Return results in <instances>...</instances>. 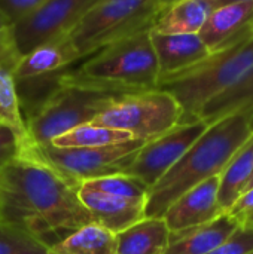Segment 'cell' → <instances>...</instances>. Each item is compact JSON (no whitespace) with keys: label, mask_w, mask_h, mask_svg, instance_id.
Here are the masks:
<instances>
[{"label":"cell","mask_w":253,"mask_h":254,"mask_svg":"<svg viewBox=\"0 0 253 254\" xmlns=\"http://www.w3.org/2000/svg\"><path fill=\"white\" fill-rule=\"evenodd\" d=\"M252 134L248 116L240 112L209 124L186 153L149 189L145 217H163L166 210L185 192L219 176Z\"/></svg>","instance_id":"obj_2"},{"label":"cell","mask_w":253,"mask_h":254,"mask_svg":"<svg viewBox=\"0 0 253 254\" xmlns=\"http://www.w3.org/2000/svg\"><path fill=\"white\" fill-rule=\"evenodd\" d=\"M21 146L13 135V132L7 128L0 125V174L3 168L19 155Z\"/></svg>","instance_id":"obj_30"},{"label":"cell","mask_w":253,"mask_h":254,"mask_svg":"<svg viewBox=\"0 0 253 254\" xmlns=\"http://www.w3.org/2000/svg\"><path fill=\"white\" fill-rule=\"evenodd\" d=\"M0 254H48V247L28 231L0 220Z\"/></svg>","instance_id":"obj_25"},{"label":"cell","mask_w":253,"mask_h":254,"mask_svg":"<svg viewBox=\"0 0 253 254\" xmlns=\"http://www.w3.org/2000/svg\"><path fill=\"white\" fill-rule=\"evenodd\" d=\"M48 0H0V10L7 21L15 25L25 16L31 15Z\"/></svg>","instance_id":"obj_27"},{"label":"cell","mask_w":253,"mask_h":254,"mask_svg":"<svg viewBox=\"0 0 253 254\" xmlns=\"http://www.w3.org/2000/svg\"><path fill=\"white\" fill-rule=\"evenodd\" d=\"M182 115L180 104L170 92L149 89L116 98L92 124L125 131L134 140L151 141L180 124Z\"/></svg>","instance_id":"obj_8"},{"label":"cell","mask_w":253,"mask_h":254,"mask_svg":"<svg viewBox=\"0 0 253 254\" xmlns=\"http://www.w3.org/2000/svg\"><path fill=\"white\" fill-rule=\"evenodd\" d=\"M252 186H253V174H252V177H251V182H249L248 188H252ZM248 188H246V189H248Z\"/></svg>","instance_id":"obj_34"},{"label":"cell","mask_w":253,"mask_h":254,"mask_svg":"<svg viewBox=\"0 0 253 254\" xmlns=\"http://www.w3.org/2000/svg\"><path fill=\"white\" fill-rule=\"evenodd\" d=\"M253 174V134L219 174V204L227 213L246 190Z\"/></svg>","instance_id":"obj_19"},{"label":"cell","mask_w":253,"mask_h":254,"mask_svg":"<svg viewBox=\"0 0 253 254\" xmlns=\"http://www.w3.org/2000/svg\"><path fill=\"white\" fill-rule=\"evenodd\" d=\"M151 40L158 61L160 79L188 70L212 55L197 33L161 34L151 31Z\"/></svg>","instance_id":"obj_13"},{"label":"cell","mask_w":253,"mask_h":254,"mask_svg":"<svg viewBox=\"0 0 253 254\" xmlns=\"http://www.w3.org/2000/svg\"><path fill=\"white\" fill-rule=\"evenodd\" d=\"M145 143L142 140H131L122 144L92 149H58L51 144H27L21 147L19 153L40 161L79 188L82 183L94 179L127 173Z\"/></svg>","instance_id":"obj_7"},{"label":"cell","mask_w":253,"mask_h":254,"mask_svg":"<svg viewBox=\"0 0 253 254\" xmlns=\"http://www.w3.org/2000/svg\"><path fill=\"white\" fill-rule=\"evenodd\" d=\"M100 0H48L12 25L19 57L34 48L66 37Z\"/></svg>","instance_id":"obj_9"},{"label":"cell","mask_w":253,"mask_h":254,"mask_svg":"<svg viewBox=\"0 0 253 254\" xmlns=\"http://www.w3.org/2000/svg\"><path fill=\"white\" fill-rule=\"evenodd\" d=\"M249 27H251V30L253 31V15H252V18H251V21H249V24H248Z\"/></svg>","instance_id":"obj_33"},{"label":"cell","mask_w":253,"mask_h":254,"mask_svg":"<svg viewBox=\"0 0 253 254\" xmlns=\"http://www.w3.org/2000/svg\"><path fill=\"white\" fill-rule=\"evenodd\" d=\"M253 70V31L246 25L243 34L230 46L180 73L161 77L157 89L170 92L182 107V121L192 122L206 103L234 86Z\"/></svg>","instance_id":"obj_4"},{"label":"cell","mask_w":253,"mask_h":254,"mask_svg":"<svg viewBox=\"0 0 253 254\" xmlns=\"http://www.w3.org/2000/svg\"><path fill=\"white\" fill-rule=\"evenodd\" d=\"M218 193L219 176H215L177 198L163 214L170 234L197 228L225 213L221 208Z\"/></svg>","instance_id":"obj_11"},{"label":"cell","mask_w":253,"mask_h":254,"mask_svg":"<svg viewBox=\"0 0 253 254\" xmlns=\"http://www.w3.org/2000/svg\"><path fill=\"white\" fill-rule=\"evenodd\" d=\"M239 225L253 223V186L248 188L227 211Z\"/></svg>","instance_id":"obj_29"},{"label":"cell","mask_w":253,"mask_h":254,"mask_svg":"<svg viewBox=\"0 0 253 254\" xmlns=\"http://www.w3.org/2000/svg\"><path fill=\"white\" fill-rule=\"evenodd\" d=\"M0 211L3 222L28 231L46 247L91 222L78 188L22 153L0 174Z\"/></svg>","instance_id":"obj_1"},{"label":"cell","mask_w":253,"mask_h":254,"mask_svg":"<svg viewBox=\"0 0 253 254\" xmlns=\"http://www.w3.org/2000/svg\"><path fill=\"white\" fill-rule=\"evenodd\" d=\"M236 112L248 116L253 131V70L234 86L206 103L198 113V119L212 124L219 118Z\"/></svg>","instance_id":"obj_20"},{"label":"cell","mask_w":253,"mask_h":254,"mask_svg":"<svg viewBox=\"0 0 253 254\" xmlns=\"http://www.w3.org/2000/svg\"><path fill=\"white\" fill-rule=\"evenodd\" d=\"M125 94L61 80L25 121L27 144L43 146L82 124L92 122L110 103ZM22 146V147H24Z\"/></svg>","instance_id":"obj_5"},{"label":"cell","mask_w":253,"mask_h":254,"mask_svg":"<svg viewBox=\"0 0 253 254\" xmlns=\"http://www.w3.org/2000/svg\"><path fill=\"white\" fill-rule=\"evenodd\" d=\"M218 7L222 6V4H228V3H239V1H251V0H215Z\"/></svg>","instance_id":"obj_31"},{"label":"cell","mask_w":253,"mask_h":254,"mask_svg":"<svg viewBox=\"0 0 253 254\" xmlns=\"http://www.w3.org/2000/svg\"><path fill=\"white\" fill-rule=\"evenodd\" d=\"M201 119L180 122L166 134L146 141L137 152L127 174L140 179L149 189L186 153V150L207 129Z\"/></svg>","instance_id":"obj_10"},{"label":"cell","mask_w":253,"mask_h":254,"mask_svg":"<svg viewBox=\"0 0 253 254\" xmlns=\"http://www.w3.org/2000/svg\"><path fill=\"white\" fill-rule=\"evenodd\" d=\"M252 15L253 0L222 4L210 13L198 36L207 49L215 54L233 45L243 34Z\"/></svg>","instance_id":"obj_14"},{"label":"cell","mask_w":253,"mask_h":254,"mask_svg":"<svg viewBox=\"0 0 253 254\" xmlns=\"http://www.w3.org/2000/svg\"><path fill=\"white\" fill-rule=\"evenodd\" d=\"M239 226L228 213L197 228L170 234V243L164 254H209L218 249Z\"/></svg>","instance_id":"obj_16"},{"label":"cell","mask_w":253,"mask_h":254,"mask_svg":"<svg viewBox=\"0 0 253 254\" xmlns=\"http://www.w3.org/2000/svg\"><path fill=\"white\" fill-rule=\"evenodd\" d=\"M216 7L215 0H176L160 15L151 31L161 34H198Z\"/></svg>","instance_id":"obj_18"},{"label":"cell","mask_w":253,"mask_h":254,"mask_svg":"<svg viewBox=\"0 0 253 254\" xmlns=\"http://www.w3.org/2000/svg\"><path fill=\"white\" fill-rule=\"evenodd\" d=\"M48 254H115V234L89 222L49 246Z\"/></svg>","instance_id":"obj_21"},{"label":"cell","mask_w":253,"mask_h":254,"mask_svg":"<svg viewBox=\"0 0 253 254\" xmlns=\"http://www.w3.org/2000/svg\"><path fill=\"white\" fill-rule=\"evenodd\" d=\"M209 254H253V223L239 225L218 249Z\"/></svg>","instance_id":"obj_26"},{"label":"cell","mask_w":253,"mask_h":254,"mask_svg":"<svg viewBox=\"0 0 253 254\" xmlns=\"http://www.w3.org/2000/svg\"><path fill=\"white\" fill-rule=\"evenodd\" d=\"M19 58L21 57H19L15 42H13L12 24L7 21V18L0 10V60L16 64Z\"/></svg>","instance_id":"obj_28"},{"label":"cell","mask_w":253,"mask_h":254,"mask_svg":"<svg viewBox=\"0 0 253 254\" xmlns=\"http://www.w3.org/2000/svg\"><path fill=\"white\" fill-rule=\"evenodd\" d=\"M78 196L86 208L91 222L103 226L112 234H118L145 217V201L107 195L82 186L78 188Z\"/></svg>","instance_id":"obj_12"},{"label":"cell","mask_w":253,"mask_h":254,"mask_svg":"<svg viewBox=\"0 0 253 254\" xmlns=\"http://www.w3.org/2000/svg\"><path fill=\"white\" fill-rule=\"evenodd\" d=\"M0 220H1V211H0Z\"/></svg>","instance_id":"obj_35"},{"label":"cell","mask_w":253,"mask_h":254,"mask_svg":"<svg viewBox=\"0 0 253 254\" xmlns=\"http://www.w3.org/2000/svg\"><path fill=\"white\" fill-rule=\"evenodd\" d=\"M81 186L95 190V192L115 195V196L134 199V201H145V202H146L148 192H149L148 185H145L140 179H137L131 174H127V173H119V174L94 179V180L82 183Z\"/></svg>","instance_id":"obj_24"},{"label":"cell","mask_w":253,"mask_h":254,"mask_svg":"<svg viewBox=\"0 0 253 254\" xmlns=\"http://www.w3.org/2000/svg\"><path fill=\"white\" fill-rule=\"evenodd\" d=\"M60 79L119 94L157 89L160 68L151 30L134 33L98 49L76 71L63 73Z\"/></svg>","instance_id":"obj_3"},{"label":"cell","mask_w":253,"mask_h":254,"mask_svg":"<svg viewBox=\"0 0 253 254\" xmlns=\"http://www.w3.org/2000/svg\"><path fill=\"white\" fill-rule=\"evenodd\" d=\"M79 60L73 46L67 40V37L40 45L33 51L22 55L15 68L13 74L16 82H25L33 79L45 77L51 73H55L73 61Z\"/></svg>","instance_id":"obj_15"},{"label":"cell","mask_w":253,"mask_h":254,"mask_svg":"<svg viewBox=\"0 0 253 254\" xmlns=\"http://www.w3.org/2000/svg\"><path fill=\"white\" fill-rule=\"evenodd\" d=\"M163 1H164V3H166L167 6H170V4H171V3H174L176 0H163Z\"/></svg>","instance_id":"obj_32"},{"label":"cell","mask_w":253,"mask_h":254,"mask_svg":"<svg viewBox=\"0 0 253 254\" xmlns=\"http://www.w3.org/2000/svg\"><path fill=\"white\" fill-rule=\"evenodd\" d=\"M167 7L163 0H100L66 37L78 58L88 57L119 39L151 30Z\"/></svg>","instance_id":"obj_6"},{"label":"cell","mask_w":253,"mask_h":254,"mask_svg":"<svg viewBox=\"0 0 253 254\" xmlns=\"http://www.w3.org/2000/svg\"><path fill=\"white\" fill-rule=\"evenodd\" d=\"M15 65L0 60V125L7 127L22 147L27 143V124L22 116L18 82L13 74Z\"/></svg>","instance_id":"obj_22"},{"label":"cell","mask_w":253,"mask_h":254,"mask_svg":"<svg viewBox=\"0 0 253 254\" xmlns=\"http://www.w3.org/2000/svg\"><path fill=\"white\" fill-rule=\"evenodd\" d=\"M170 231L163 217H143L115 234V254H164Z\"/></svg>","instance_id":"obj_17"},{"label":"cell","mask_w":253,"mask_h":254,"mask_svg":"<svg viewBox=\"0 0 253 254\" xmlns=\"http://www.w3.org/2000/svg\"><path fill=\"white\" fill-rule=\"evenodd\" d=\"M131 140H134V137L125 131L88 122L52 138L49 144L58 149H92L122 144Z\"/></svg>","instance_id":"obj_23"}]
</instances>
